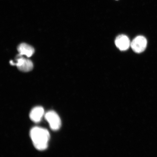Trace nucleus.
I'll list each match as a JSON object with an SVG mask.
<instances>
[{"label":"nucleus","mask_w":157,"mask_h":157,"mask_svg":"<svg viewBox=\"0 0 157 157\" xmlns=\"http://www.w3.org/2000/svg\"><path fill=\"white\" fill-rule=\"evenodd\" d=\"M30 136L37 150L44 151L48 148L50 134L47 129L39 127L33 128L30 131Z\"/></svg>","instance_id":"nucleus-1"},{"label":"nucleus","mask_w":157,"mask_h":157,"mask_svg":"<svg viewBox=\"0 0 157 157\" xmlns=\"http://www.w3.org/2000/svg\"><path fill=\"white\" fill-rule=\"evenodd\" d=\"M10 63L12 65H16L19 70L22 72L30 71L33 68V64L30 60L23 58L22 56L19 55L17 56L16 62L11 61Z\"/></svg>","instance_id":"nucleus-2"},{"label":"nucleus","mask_w":157,"mask_h":157,"mask_svg":"<svg viewBox=\"0 0 157 157\" xmlns=\"http://www.w3.org/2000/svg\"><path fill=\"white\" fill-rule=\"evenodd\" d=\"M44 117L52 130L57 131L60 128L61 121L56 113L52 111H49L45 114Z\"/></svg>","instance_id":"nucleus-3"},{"label":"nucleus","mask_w":157,"mask_h":157,"mask_svg":"<svg viewBox=\"0 0 157 157\" xmlns=\"http://www.w3.org/2000/svg\"><path fill=\"white\" fill-rule=\"evenodd\" d=\"M147 43V40L145 37L138 36L133 39L131 42V47L135 52L140 53L146 50Z\"/></svg>","instance_id":"nucleus-4"},{"label":"nucleus","mask_w":157,"mask_h":157,"mask_svg":"<svg viewBox=\"0 0 157 157\" xmlns=\"http://www.w3.org/2000/svg\"><path fill=\"white\" fill-rule=\"evenodd\" d=\"M131 42L126 35H119L116 38L115 44L117 48L121 51H126L131 46Z\"/></svg>","instance_id":"nucleus-5"},{"label":"nucleus","mask_w":157,"mask_h":157,"mask_svg":"<svg viewBox=\"0 0 157 157\" xmlns=\"http://www.w3.org/2000/svg\"><path fill=\"white\" fill-rule=\"evenodd\" d=\"M44 109L41 107H36L33 109L29 114L31 121L35 123H39L44 116Z\"/></svg>","instance_id":"nucleus-6"},{"label":"nucleus","mask_w":157,"mask_h":157,"mask_svg":"<svg viewBox=\"0 0 157 157\" xmlns=\"http://www.w3.org/2000/svg\"><path fill=\"white\" fill-rule=\"evenodd\" d=\"M17 50L19 52V56H25L28 58L32 56L35 52L33 47L25 43L20 44L17 47Z\"/></svg>","instance_id":"nucleus-7"}]
</instances>
